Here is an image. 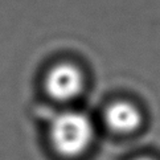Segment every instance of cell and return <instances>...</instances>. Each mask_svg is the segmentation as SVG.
<instances>
[{
	"instance_id": "obj_1",
	"label": "cell",
	"mask_w": 160,
	"mask_h": 160,
	"mask_svg": "<svg viewBox=\"0 0 160 160\" xmlns=\"http://www.w3.org/2000/svg\"><path fill=\"white\" fill-rule=\"evenodd\" d=\"M94 128L90 118L79 111L58 114L50 126V142L61 156L76 158L88 150Z\"/></svg>"
},
{
	"instance_id": "obj_2",
	"label": "cell",
	"mask_w": 160,
	"mask_h": 160,
	"mask_svg": "<svg viewBox=\"0 0 160 160\" xmlns=\"http://www.w3.org/2000/svg\"><path fill=\"white\" fill-rule=\"evenodd\" d=\"M82 72L76 65L62 62L53 66L45 78V89L50 98L60 102L74 99L83 90Z\"/></svg>"
},
{
	"instance_id": "obj_3",
	"label": "cell",
	"mask_w": 160,
	"mask_h": 160,
	"mask_svg": "<svg viewBox=\"0 0 160 160\" xmlns=\"http://www.w3.org/2000/svg\"><path fill=\"white\" fill-rule=\"evenodd\" d=\"M142 112L134 103L127 101H117L107 107L105 122L111 131L127 135L136 131L142 124Z\"/></svg>"
},
{
	"instance_id": "obj_4",
	"label": "cell",
	"mask_w": 160,
	"mask_h": 160,
	"mask_svg": "<svg viewBox=\"0 0 160 160\" xmlns=\"http://www.w3.org/2000/svg\"><path fill=\"white\" fill-rule=\"evenodd\" d=\"M135 160H155V159H152V158H138Z\"/></svg>"
}]
</instances>
